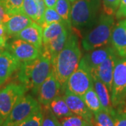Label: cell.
Segmentation results:
<instances>
[{"label":"cell","mask_w":126,"mask_h":126,"mask_svg":"<svg viewBox=\"0 0 126 126\" xmlns=\"http://www.w3.org/2000/svg\"><path fill=\"white\" fill-rule=\"evenodd\" d=\"M81 51L76 34L71 31L67 43L58 55L52 60V71L64 92L68 79L78 67L81 61Z\"/></svg>","instance_id":"obj_1"},{"label":"cell","mask_w":126,"mask_h":126,"mask_svg":"<svg viewBox=\"0 0 126 126\" xmlns=\"http://www.w3.org/2000/svg\"><path fill=\"white\" fill-rule=\"evenodd\" d=\"M52 70L51 58L49 53L41 48V53L35 60L21 63L18 69V79L27 90L36 94L43 82Z\"/></svg>","instance_id":"obj_2"},{"label":"cell","mask_w":126,"mask_h":126,"mask_svg":"<svg viewBox=\"0 0 126 126\" xmlns=\"http://www.w3.org/2000/svg\"><path fill=\"white\" fill-rule=\"evenodd\" d=\"M114 25L113 16L102 14L94 28L82 40V46L84 50L90 51L108 45L111 42V36Z\"/></svg>","instance_id":"obj_3"},{"label":"cell","mask_w":126,"mask_h":126,"mask_svg":"<svg viewBox=\"0 0 126 126\" xmlns=\"http://www.w3.org/2000/svg\"><path fill=\"white\" fill-rule=\"evenodd\" d=\"M100 0H75L71 8V23L76 28L90 27L95 23Z\"/></svg>","instance_id":"obj_4"},{"label":"cell","mask_w":126,"mask_h":126,"mask_svg":"<svg viewBox=\"0 0 126 126\" xmlns=\"http://www.w3.org/2000/svg\"><path fill=\"white\" fill-rule=\"evenodd\" d=\"M111 97L114 109H121L126 104V58L118 59L113 71Z\"/></svg>","instance_id":"obj_5"},{"label":"cell","mask_w":126,"mask_h":126,"mask_svg":"<svg viewBox=\"0 0 126 126\" xmlns=\"http://www.w3.org/2000/svg\"><path fill=\"white\" fill-rule=\"evenodd\" d=\"M92 87H93V80L90 68L82 58L77 69L68 79L65 90L82 97Z\"/></svg>","instance_id":"obj_6"},{"label":"cell","mask_w":126,"mask_h":126,"mask_svg":"<svg viewBox=\"0 0 126 126\" xmlns=\"http://www.w3.org/2000/svg\"><path fill=\"white\" fill-rule=\"evenodd\" d=\"M41 109L38 100L30 94L24 95L6 118L2 126H16Z\"/></svg>","instance_id":"obj_7"},{"label":"cell","mask_w":126,"mask_h":126,"mask_svg":"<svg viewBox=\"0 0 126 126\" xmlns=\"http://www.w3.org/2000/svg\"><path fill=\"white\" fill-rule=\"evenodd\" d=\"M27 91L20 83H11L0 90V116L4 121Z\"/></svg>","instance_id":"obj_8"},{"label":"cell","mask_w":126,"mask_h":126,"mask_svg":"<svg viewBox=\"0 0 126 126\" xmlns=\"http://www.w3.org/2000/svg\"><path fill=\"white\" fill-rule=\"evenodd\" d=\"M6 49L20 63L35 60L41 53V48H39L25 41L15 38L7 43Z\"/></svg>","instance_id":"obj_9"},{"label":"cell","mask_w":126,"mask_h":126,"mask_svg":"<svg viewBox=\"0 0 126 126\" xmlns=\"http://www.w3.org/2000/svg\"><path fill=\"white\" fill-rule=\"evenodd\" d=\"M61 91L60 85L51 70L50 74L39 87L37 95L38 101L42 106H48L50 102L58 96Z\"/></svg>","instance_id":"obj_10"},{"label":"cell","mask_w":126,"mask_h":126,"mask_svg":"<svg viewBox=\"0 0 126 126\" xmlns=\"http://www.w3.org/2000/svg\"><path fill=\"white\" fill-rule=\"evenodd\" d=\"M118 56L117 53L113 50L103 63H101L95 69L91 71L92 76L97 77L100 81H102L108 88L110 93L111 92L114 68L119 59L118 58Z\"/></svg>","instance_id":"obj_11"},{"label":"cell","mask_w":126,"mask_h":126,"mask_svg":"<svg viewBox=\"0 0 126 126\" xmlns=\"http://www.w3.org/2000/svg\"><path fill=\"white\" fill-rule=\"evenodd\" d=\"M63 97L74 114L80 116L86 119L87 121L94 124L93 113L88 108L84 100L81 97L65 90Z\"/></svg>","instance_id":"obj_12"},{"label":"cell","mask_w":126,"mask_h":126,"mask_svg":"<svg viewBox=\"0 0 126 126\" xmlns=\"http://www.w3.org/2000/svg\"><path fill=\"white\" fill-rule=\"evenodd\" d=\"M111 44L119 57L126 58V19H122L114 25Z\"/></svg>","instance_id":"obj_13"},{"label":"cell","mask_w":126,"mask_h":126,"mask_svg":"<svg viewBox=\"0 0 126 126\" xmlns=\"http://www.w3.org/2000/svg\"><path fill=\"white\" fill-rule=\"evenodd\" d=\"M20 64L18 59L7 50L0 53V85L7 81L18 70Z\"/></svg>","instance_id":"obj_14"},{"label":"cell","mask_w":126,"mask_h":126,"mask_svg":"<svg viewBox=\"0 0 126 126\" xmlns=\"http://www.w3.org/2000/svg\"><path fill=\"white\" fill-rule=\"evenodd\" d=\"M41 48L43 46V28L36 23H32L28 27L14 36Z\"/></svg>","instance_id":"obj_15"},{"label":"cell","mask_w":126,"mask_h":126,"mask_svg":"<svg viewBox=\"0 0 126 126\" xmlns=\"http://www.w3.org/2000/svg\"><path fill=\"white\" fill-rule=\"evenodd\" d=\"M92 77L93 80V87L99 97L102 110L115 116L116 111L113 107L111 93L109 92L108 88L97 77L92 76Z\"/></svg>","instance_id":"obj_16"},{"label":"cell","mask_w":126,"mask_h":126,"mask_svg":"<svg viewBox=\"0 0 126 126\" xmlns=\"http://www.w3.org/2000/svg\"><path fill=\"white\" fill-rule=\"evenodd\" d=\"M33 23L31 18L25 14H18L11 16L4 23L7 35L14 36L25 28Z\"/></svg>","instance_id":"obj_17"},{"label":"cell","mask_w":126,"mask_h":126,"mask_svg":"<svg viewBox=\"0 0 126 126\" xmlns=\"http://www.w3.org/2000/svg\"><path fill=\"white\" fill-rule=\"evenodd\" d=\"M113 50L112 47H101L91 50V52L86 53L82 58L84 60L91 72L103 63Z\"/></svg>","instance_id":"obj_18"},{"label":"cell","mask_w":126,"mask_h":126,"mask_svg":"<svg viewBox=\"0 0 126 126\" xmlns=\"http://www.w3.org/2000/svg\"><path fill=\"white\" fill-rule=\"evenodd\" d=\"M71 31L72 28H68L58 36L50 41L47 44H43L42 48L49 53L51 58V62L64 47Z\"/></svg>","instance_id":"obj_19"},{"label":"cell","mask_w":126,"mask_h":126,"mask_svg":"<svg viewBox=\"0 0 126 126\" xmlns=\"http://www.w3.org/2000/svg\"><path fill=\"white\" fill-rule=\"evenodd\" d=\"M68 28L70 27H68L64 21L51 23L43 27V44H47L50 41L58 36Z\"/></svg>","instance_id":"obj_20"},{"label":"cell","mask_w":126,"mask_h":126,"mask_svg":"<svg viewBox=\"0 0 126 126\" xmlns=\"http://www.w3.org/2000/svg\"><path fill=\"white\" fill-rule=\"evenodd\" d=\"M48 107L55 116L58 118L74 115L64 99L61 96H57L48 105Z\"/></svg>","instance_id":"obj_21"},{"label":"cell","mask_w":126,"mask_h":126,"mask_svg":"<svg viewBox=\"0 0 126 126\" xmlns=\"http://www.w3.org/2000/svg\"><path fill=\"white\" fill-rule=\"evenodd\" d=\"M82 98L84 100L88 108L90 109L93 114L102 110L99 97L94 90V87L90 88L82 97Z\"/></svg>","instance_id":"obj_22"},{"label":"cell","mask_w":126,"mask_h":126,"mask_svg":"<svg viewBox=\"0 0 126 126\" xmlns=\"http://www.w3.org/2000/svg\"><path fill=\"white\" fill-rule=\"evenodd\" d=\"M69 0H58L55 9L63 18V21L72 28L71 23V4Z\"/></svg>","instance_id":"obj_23"},{"label":"cell","mask_w":126,"mask_h":126,"mask_svg":"<svg viewBox=\"0 0 126 126\" xmlns=\"http://www.w3.org/2000/svg\"><path fill=\"white\" fill-rule=\"evenodd\" d=\"M23 1L24 0H0V5L11 16L16 14H23Z\"/></svg>","instance_id":"obj_24"},{"label":"cell","mask_w":126,"mask_h":126,"mask_svg":"<svg viewBox=\"0 0 126 126\" xmlns=\"http://www.w3.org/2000/svg\"><path fill=\"white\" fill-rule=\"evenodd\" d=\"M94 126H115L114 116L104 110L94 113Z\"/></svg>","instance_id":"obj_25"},{"label":"cell","mask_w":126,"mask_h":126,"mask_svg":"<svg viewBox=\"0 0 126 126\" xmlns=\"http://www.w3.org/2000/svg\"><path fill=\"white\" fill-rule=\"evenodd\" d=\"M62 126H94V124L87 121L86 119L78 115H72L59 118Z\"/></svg>","instance_id":"obj_26"},{"label":"cell","mask_w":126,"mask_h":126,"mask_svg":"<svg viewBox=\"0 0 126 126\" xmlns=\"http://www.w3.org/2000/svg\"><path fill=\"white\" fill-rule=\"evenodd\" d=\"M43 119L44 114L41 108L16 126H42Z\"/></svg>","instance_id":"obj_27"},{"label":"cell","mask_w":126,"mask_h":126,"mask_svg":"<svg viewBox=\"0 0 126 126\" xmlns=\"http://www.w3.org/2000/svg\"><path fill=\"white\" fill-rule=\"evenodd\" d=\"M23 14L34 22L37 19V5L35 0H24L23 5Z\"/></svg>","instance_id":"obj_28"},{"label":"cell","mask_w":126,"mask_h":126,"mask_svg":"<svg viewBox=\"0 0 126 126\" xmlns=\"http://www.w3.org/2000/svg\"><path fill=\"white\" fill-rule=\"evenodd\" d=\"M44 22L43 27L48 25L50 24L53 23H58V22H63V18L56 11L54 8H47L46 9L45 13H44Z\"/></svg>","instance_id":"obj_29"},{"label":"cell","mask_w":126,"mask_h":126,"mask_svg":"<svg viewBox=\"0 0 126 126\" xmlns=\"http://www.w3.org/2000/svg\"><path fill=\"white\" fill-rule=\"evenodd\" d=\"M41 107L42 111L44 114V119L42 123V126H58V120L56 116L52 113V111L48 107V106Z\"/></svg>","instance_id":"obj_30"},{"label":"cell","mask_w":126,"mask_h":126,"mask_svg":"<svg viewBox=\"0 0 126 126\" xmlns=\"http://www.w3.org/2000/svg\"><path fill=\"white\" fill-rule=\"evenodd\" d=\"M104 13L109 16L116 14L120 4V0H102Z\"/></svg>","instance_id":"obj_31"},{"label":"cell","mask_w":126,"mask_h":126,"mask_svg":"<svg viewBox=\"0 0 126 126\" xmlns=\"http://www.w3.org/2000/svg\"><path fill=\"white\" fill-rule=\"evenodd\" d=\"M37 5V19L35 23L40 25L42 27L44 22V13L46 11V6L44 0H35Z\"/></svg>","instance_id":"obj_32"},{"label":"cell","mask_w":126,"mask_h":126,"mask_svg":"<svg viewBox=\"0 0 126 126\" xmlns=\"http://www.w3.org/2000/svg\"><path fill=\"white\" fill-rule=\"evenodd\" d=\"M115 126H126V110L119 109L114 116Z\"/></svg>","instance_id":"obj_33"},{"label":"cell","mask_w":126,"mask_h":126,"mask_svg":"<svg viewBox=\"0 0 126 126\" xmlns=\"http://www.w3.org/2000/svg\"><path fill=\"white\" fill-rule=\"evenodd\" d=\"M117 18H126V0H120V4L116 13Z\"/></svg>","instance_id":"obj_34"},{"label":"cell","mask_w":126,"mask_h":126,"mask_svg":"<svg viewBox=\"0 0 126 126\" xmlns=\"http://www.w3.org/2000/svg\"><path fill=\"white\" fill-rule=\"evenodd\" d=\"M10 17L11 16H9V14L6 12L4 9L0 5V21L5 23L10 18Z\"/></svg>","instance_id":"obj_35"},{"label":"cell","mask_w":126,"mask_h":126,"mask_svg":"<svg viewBox=\"0 0 126 126\" xmlns=\"http://www.w3.org/2000/svg\"><path fill=\"white\" fill-rule=\"evenodd\" d=\"M0 39H8L4 23L0 21Z\"/></svg>","instance_id":"obj_36"},{"label":"cell","mask_w":126,"mask_h":126,"mask_svg":"<svg viewBox=\"0 0 126 126\" xmlns=\"http://www.w3.org/2000/svg\"><path fill=\"white\" fill-rule=\"evenodd\" d=\"M47 8H55L58 0H44Z\"/></svg>","instance_id":"obj_37"},{"label":"cell","mask_w":126,"mask_h":126,"mask_svg":"<svg viewBox=\"0 0 126 126\" xmlns=\"http://www.w3.org/2000/svg\"><path fill=\"white\" fill-rule=\"evenodd\" d=\"M7 39H0V53L4 51L7 46Z\"/></svg>","instance_id":"obj_38"},{"label":"cell","mask_w":126,"mask_h":126,"mask_svg":"<svg viewBox=\"0 0 126 126\" xmlns=\"http://www.w3.org/2000/svg\"><path fill=\"white\" fill-rule=\"evenodd\" d=\"M3 123H4V119L0 116V126H2Z\"/></svg>","instance_id":"obj_39"},{"label":"cell","mask_w":126,"mask_h":126,"mask_svg":"<svg viewBox=\"0 0 126 126\" xmlns=\"http://www.w3.org/2000/svg\"><path fill=\"white\" fill-rule=\"evenodd\" d=\"M58 126H61V124H60V123L59 122V121H58Z\"/></svg>","instance_id":"obj_40"},{"label":"cell","mask_w":126,"mask_h":126,"mask_svg":"<svg viewBox=\"0 0 126 126\" xmlns=\"http://www.w3.org/2000/svg\"><path fill=\"white\" fill-rule=\"evenodd\" d=\"M69 1H72V2H73V1H74L75 0H69Z\"/></svg>","instance_id":"obj_41"},{"label":"cell","mask_w":126,"mask_h":126,"mask_svg":"<svg viewBox=\"0 0 126 126\" xmlns=\"http://www.w3.org/2000/svg\"></svg>","instance_id":"obj_42"}]
</instances>
